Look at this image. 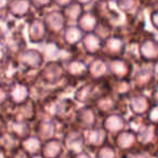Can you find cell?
I'll return each instance as SVG.
<instances>
[{
  "instance_id": "cell-44",
  "label": "cell",
  "mask_w": 158,
  "mask_h": 158,
  "mask_svg": "<svg viewBox=\"0 0 158 158\" xmlns=\"http://www.w3.org/2000/svg\"><path fill=\"white\" fill-rule=\"evenodd\" d=\"M31 158H44L41 155H36V156H31Z\"/></svg>"
},
{
  "instance_id": "cell-32",
  "label": "cell",
  "mask_w": 158,
  "mask_h": 158,
  "mask_svg": "<svg viewBox=\"0 0 158 158\" xmlns=\"http://www.w3.org/2000/svg\"><path fill=\"white\" fill-rule=\"evenodd\" d=\"M95 158H118L116 149L110 145H104L98 149Z\"/></svg>"
},
{
  "instance_id": "cell-43",
  "label": "cell",
  "mask_w": 158,
  "mask_h": 158,
  "mask_svg": "<svg viewBox=\"0 0 158 158\" xmlns=\"http://www.w3.org/2000/svg\"><path fill=\"white\" fill-rule=\"evenodd\" d=\"M3 37H5V33L2 31V27L0 26V42H1V40L3 39Z\"/></svg>"
},
{
  "instance_id": "cell-26",
  "label": "cell",
  "mask_w": 158,
  "mask_h": 158,
  "mask_svg": "<svg viewBox=\"0 0 158 158\" xmlns=\"http://www.w3.org/2000/svg\"><path fill=\"white\" fill-rule=\"evenodd\" d=\"M42 141L38 136H31L29 135L28 138L24 139L21 142V147L28 154L29 156H36L41 154L42 149Z\"/></svg>"
},
{
  "instance_id": "cell-40",
  "label": "cell",
  "mask_w": 158,
  "mask_h": 158,
  "mask_svg": "<svg viewBox=\"0 0 158 158\" xmlns=\"http://www.w3.org/2000/svg\"><path fill=\"white\" fill-rule=\"evenodd\" d=\"M74 158H90V156L86 153V152H82L80 154H77V155L74 156Z\"/></svg>"
},
{
  "instance_id": "cell-3",
  "label": "cell",
  "mask_w": 158,
  "mask_h": 158,
  "mask_svg": "<svg viewBox=\"0 0 158 158\" xmlns=\"http://www.w3.org/2000/svg\"><path fill=\"white\" fill-rule=\"evenodd\" d=\"M128 103L130 110L134 116L146 117L147 113L153 106L151 97L145 92H140V91H133L128 98Z\"/></svg>"
},
{
  "instance_id": "cell-5",
  "label": "cell",
  "mask_w": 158,
  "mask_h": 158,
  "mask_svg": "<svg viewBox=\"0 0 158 158\" xmlns=\"http://www.w3.org/2000/svg\"><path fill=\"white\" fill-rule=\"evenodd\" d=\"M65 72L60 61H50L42 66L39 73V78L46 85L55 86L63 79Z\"/></svg>"
},
{
  "instance_id": "cell-37",
  "label": "cell",
  "mask_w": 158,
  "mask_h": 158,
  "mask_svg": "<svg viewBox=\"0 0 158 158\" xmlns=\"http://www.w3.org/2000/svg\"><path fill=\"white\" fill-rule=\"evenodd\" d=\"M149 21H151L152 26L158 31V9L151 11V13H149Z\"/></svg>"
},
{
  "instance_id": "cell-38",
  "label": "cell",
  "mask_w": 158,
  "mask_h": 158,
  "mask_svg": "<svg viewBox=\"0 0 158 158\" xmlns=\"http://www.w3.org/2000/svg\"><path fill=\"white\" fill-rule=\"evenodd\" d=\"M151 99L153 101V104H158V80H156L151 89Z\"/></svg>"
},
{
  "instance_id": "cell-14",
  "label": "cell",
  "mask_w": 158,
  "mask_h": 158,
  "mask_svg": "<svg viewBox=\"0 0 158 158\" xmlns=\"http://www.w3.org/2000/svg\"><path fill=\"white\" fill-rule=\"evenodd\" d=\"M44 21L47 29L51 31L52 33H59L62 29H64L67 22L63 11H59V10H52L51 12H48Z\"/></svg>"
},
{
  "instance_id": "cell-16",
  "label": "cell",
  "mask_w": 158,
  "mask_h": 158,
  "mask_svg": "<svg viewBox=\"0 0 158 158\" xmlns=\"http://www.w3.org/2000/svg\"><path fill=\"white\" fill-rule=\"evenodd\" d=\"M9 100L14 105H20L29 100V87L23 82H14L9 87Z\"/></svg>"
},
{
  "instance_id": "cell-45",
  "label": "cell",
  "mask_w": 158,
  "mask_h": 158,
  "mask_svg": "<svg viewBox=\"0 0 158 158\" xmlns=\"http://www.w3.org/2000/svg\"><path fill=\"white\" fill-rule=\"evenodd\" d=\"M156 132H157V136H158V125L156 126Z\"/></svg>"
},
{
  "instance_id": "cell-30",
  "label": "cell",
  "mask_w": 158,
  "mask_h": 158,
  "mask_svg": "<svg viewBox=\"0 0 158 158\" xmlns=\"http://www.w3.org/2000/svg\"><path fill=\"white\" fill-rule=\"evenodd\" d=\"M85 7L81 2H70L68 6L63 8V14L65 15L66 20L78 21V19L85 12Z\"/></svg>"
},
{
  "instance_id": "cell-8",
  "label": "cell",
  "mask_w": 158,
  "mask_h": 158,
  "mask_svg": "<svg viewBox=\"0 0 158 158\" xmlns=\"http://www.w3.org/2000/svg\"><path fill=\"white\" fill-rule=\"evenodd\" d=\"M126 50H127V40L116 34H113L104 40L102 52L108 55L110 59H116V57L125 56Z\"/></svg>"
},
{
  "instance_id": "cell-41",
  "label": "cell",
  "mask_w": 158,
  "mask_h": 158,
  "mask_svg": "<svg viewBox=\"0 0 158 158\" xmlns=\"http://www.w3.org/2000/svg\"><path fill=\"white\" fill-rule=\"evenodd\" d=\"M153 65H154V74H155V78L158 80V61L155 62Z\"/></svg>"
},
{
  "instance_id": "cell-42",
  "label": "cell",
  "mask_w": 158,
  "mask_h": 158,
  "mask_svg": "<svg viewBox=\"0 0 158 158\" xmlns=\"http://www.w3.org/2000/svg\"><path fill=\"white\" fill-rule=\"evenodd\" d=\"M8 5H9V2H7V1H1V2H0V10L5 9L6 7L8 8Z\"/></svg>"
},
{
  "instance_id": "cell-23",
  "label": "cell",
  "mask_w": 158,
  "mask_h": 158,
  "mask_svg": "<svg viewBox=\"0 0 158 158\" xmlns=\"http://www.w3.org/2000/svg\"><path fill=\"white\" fill-rule=\"evenodd\" d=\"M63 142L54 138L42 145L40 155L44 158H60L62 152H63Z\"/></svg>"
},
{
  "instance_id": "cell-17",
  "label": "cell",
  "mask_w": 158,
  "mask_h": 158,
  "mask_svg": "<svg viewBox=\"0 0 158 158\" xmlns=\"http://www.w3.org/2000/svg\"><path fill=\"white\" fill-rule=\"evenodd\" d=\"M66 73L68 77L73 79H84L89 75V67L82 60L72 59L68 61Z\"/></svg>"
},
{
  "instance_id": "cell-33",
  "label": "cell",
  "mask_w": 158,
  "mask_h": 158,
  "mask_svg": "<svg viewBox=\"0 0 158 158\" xmlns=\"http://www.w3.org/2000/svg\"><path fill=\"white\" fill-rule=\"evenodd\" d=\"M146 119L149 123L157 126L158 125V104H153L149 112L146 115Z\"/></svg>"
},
{
  "instance_id": "cell-39",
  "label": "cell",
  "mask_w": 158,
  "mask_h": 158,
  "mask_svg": "<svg viewBox=\"0 0 158 158\" xmlns=\"http://www.w3.org/2000/svg\"><path fill=\"white\" fill-rule=\"evenodd\" d=\"M10 158H31V156H29L28 154H27L26 152L22 148V147H20V148L16 149L14 153L11 154Z\"/></svg>"
},
{
  "instance_id": "cell-18",
  "label": "cell",
  "mask_w": 158,
  "mask_h": 158,
  "mask_svg": "<svg viewBox=\"0 0 158 158\" xmlns=\"http://www.w3.org/2000/svg\"><path fill=\"white\" fill-rule=\"evenodd\" d=\"M76 123L84 130H90L94 128L95 125V112L90 106L82 107L81 110H78L75 119Z\"/></svg>"
},
{
  "instance_id": "cell-36",
  "label": "cell",
  "mask_w": 158,
  "mask_h": 158,
  "mask_svg": "<svg viewBox=\"0 0 158 158\" xmlns=\"http://www.w3.org/2000/svg\"><path fill=\"white\" fill-rule=\"evenodd\" d=\"M9 57H10L9 52H8L7 48H6V46L3 44V42L1 41L0 42V66L3 65Z\"/></svg>"
},
{
  "instance_id": "cell-28",
  "label": "cell",
  "mask_w": 158,
  "mask_h": 158,
  "mask_svg": "<svg viewBox=\"0 0 158 158\" xmlns=\"http://www.w3.org/2000/svg\"><path fill=\"white\" fill-rule=\"evenodd\" d=\"M63 38L67 46H76L79 41H82V31L77 25H68L65 27Z\"/></svg>"
},
{
  "instance_id": "cell-21",
  "label": "cell",
  "mask_w": 158,
  "mask_h": 158,
  "mask_svg": "<svg viewBox=\"0 0 158 158\" xmlns=\"http://www.w3.org/2000/svg\"><path fill=\"white\" fill-rule=\"evenodd\" d=\"M99 25V18L93 11H86L77 21V26L82 31L88 33H94Z\"/></svg>"
},
{
  "instance_id": "cell-24",
  "label": "cell",
  "mask_w": 158,
  "mask_h": 158,
  "mask_svg": "<svg viewBox=\"0 0 158 158\" xmlns=\"http://www.w3.org/2000/svg\"><path fill=\"white\" fill-rule=\"evenodd\" d=\"M21 142L22 141L20 139L7 131L0 135V151L9 152L12 154L21 147Z\"/></svg>"
},
{
  "instance_id": "cell-1",
  "label": "cell",
  "mask_w": 158,
  "mask_h": 158,
  "mask_svg": "<svg viewBox=\"0 0 158 158\" xmlns=\"http://www.w3.org/2000/svg\"><path fill=\"white\" fill-rule=\"evenodd\" d=\"M154 63H144L141 62L139 67L133 70L131 76V82L134 91L144 92L147 89H152L156 82L154 74Z\"/></svg>"
},
{
  "instance_id": "cell-10",
  "label": "cell",
  "mask_w": 158,
  "mask_h": 158,
  "mask_svg": "<svg viewBox=\"0 0 158 158\" xmlns=\"http://www.w3.org/2000/svg\"><path fill=\"white\" fill-rule=\"evenodd\" d=\"M136 139L140 148H147L152 145L158 143V136L156 132V126L149 123L148 121L144 123L140 129L136 131Z\"/></svg>"
},
{
  "instance_id": "cell-29",
  "label": "cell",
  "mask_w": 158,
  "mask_h": 158,
  "mask_svg": "<svg viewBox=\"0 0 158 158\" xmlns=\"http://www.w3.org/2000/svg\"><path fill=\"white\" fill-rule=\"evenodd\" d=\"M31 2L29 1H12L8 5L9 12L16 19H22L29 12Z\"/></svg>"
},
{
  "instance_id": "cell-2",
  "label": "cell",
  "mask_w": 158,
  "mask_h": 158,
  "mask_svg": "<svg viewBox=\"0 0 158 158\" xmlns=\"http://www.w3.org/2000/svg\"><path fill=\"white\" fill-rule=\"evenodd\" d=\"M20 69L27 72L39 73L44 66V54L38 50H24L18 57Z\"/></svg>"
},
{
  "instance_id": "cell-19",
  "label": "cell",
  "mask_w": 158,
  "mask_h": 158,
  "mask_svg": "<svg viewBox=\"0 0 158 158\" xmlns=\"http://www.w3.org/2000/svg\"><path fill=\"white\" fill-rule=\"evenodd\" d=\"M47 26L44 24V21L42 19L35 18L28 26V37L31 42L34 44H40L44 41L47 34Z\"/></svg>"
},
{
  "instance_id": "cell-22",
  "label": "cell",
  "mask_w": 158,
  "mask_h": 158,
  "mask_svg": "<svg viewBox=\"0 0 158 158\" xmlns=\"http://www.w3.org/2000/svg\"><path fill=\"white\" fill-rule=\"evenodd\" d=\"M36 133L37 136L41 141L48 142V141L54 139L55 134V123L52 118L51 119H44L38 123L36 127Z\"/></svg>"
},
{
  "instance_id": "cell-7",
  "label": "cell",
  "mask_w": 158,
  "mask_h": 158,
  "mask_svg": "<svg viewBox=\"0 0 158 158\" xmlns=\"http://www.w3.org/2000/svg\"><path fill=\"white\" fill-rule=\"evenodd\" d=\"M62 142H63L64 147L73 156L85 152V147H86L85 133L79 129H73L68 131Z\"/></svg>"
},
{
  "instance_id": "cell-6",
  "label": "cell",
  "mask_w": 158,
  "mask_h": 158,
  "mask_svg": "<svg viewBox=\"0 0 158 158\" xmlns=\"http://www.w3.org/2000/svg\"><path fill=\"white\" fill-rule=\"evenodd\" d=\"M139 54L141 62L155 63L158 61V40L154 34L145 37L139 44Z\"/></svg>"
},
{
  "instance_id": "cell-15",
  "label": "cell",
  "mask_w": 158,
  "mask_h": 158,
  "mask_svg": "<svg viewBox=\"0 0 158 158\" xmlns=\"http://www.w3.org/2000/svg\"><path fill=\"white\" fill-rule=\"evenodd\" d=\"M127 127V119L118 113H113L106 116L103 121V129L110 133L118 134L119 132L126 130Z\"/></svg>"
},
{
  "instance_id": "cell-9",
  "label": "cell",
  "mask_w": 158,
  "mask_h": 158,
  "mask_svg": "<svg viewBox=\"0 0 158 158\" xmlns=\"http://www.w3.org/2000/svg\"><path fill=\"white\" fill-rule=\"evenodd\" d=\"M2 42L9 52L10 57H14L13 55L15 54L16 56H19L24 51V47L26 46V41L22 33L19 31L18 29H13L9 33H6Z\"/></svg>"
},
{
  "instance_id": "cell-27",
  "label": "cell",
  "mask_w": 158,
  "mask_h": 158,
  "mask_svg": "<svg viewBox=\"0 0 158 158\" xmlns=\"http://www.w3.org/2000/svg\"><path fill=\"white\" fill-rule=\"evenodd\" d=\"M88 67L89 75H91L93 79H97V80H102L108 72V64L103 59L93 60L88 65Z\"/></svg>"
},
{
  "instance_id": "cell-35",
  "label": "cell",
  "mask_w": 158,
  "mask_h": 158,
  "mask_svg": "<svg viewBox=\"0 0 158 158\" xmlns=\"http://www.w3.org/2000/svg\"><path fill=\"white\" fill-rule=\"evenodd\" d=\"M129 156L130 158H152V156L149 154H147L144 149L140 148V147L136 148L135 151L129 153Z\"/></svg>"
},
{
  "instance_id": "cell-13",
  "label": "cell",
  "mask_w": 158,
  "mask_h": 158,
  "mask_svg": "<svg viewBox=\"0 0 158 158\" xmlns=\"http://www.w3.org/2000/svg\"><path fill=\"white\" fill-rule=\"evenodd\" d=\"M85 133V140H86V147H94L99 149L104 146L107 140V132L102 128H92L87 130Z\"/></svg>"
},
{
  "instance_id": "cell-4",
  "label": "cell",
  "mask_w": 158,
  "mask_h": 158,
  "mask_svg": "<svg viewBox=\"0 0 158 158\" xmlns=\"http://www.w3.org/2000/svg\"><path fill=\"white\" fill-rule=\"evenodd\" d=\"M108 72L114 79H131L133 74V63L126 56L110 59L107 62Z\"/></svg>"
},
{
  "instance_id": "cell-34",
  "label": "cell",
  "mask_w": 158,
  "mask_h": 158,
  "mask_svg": "<svg viewBox=\"0 0 158 158\" xmlns=\"http://www.w3.org/2000/svg\"><path fill=\"white\" fill-rule=\"evenodd\" d=\"M9 101V88L0 85V105H5Z\"/></svg>"
},
{
  "instance_id": "cell-12",
  "label": "cell",
  "mask_w": 158,
  "mask_h": 158,
  "mask_svg": "<svg viewBox=\"0 0 158 158\" xmlns=\"http://www.w3.org/2000/svg\"><path fill=\"white\" fill-rule=\"evenodd\" d=\"M14 106L15 107L14 110H12V113L10 115V120H18L28 123L35 118V103L31 99L25 103Z\"/></svg>"
},
{
  "instance_id": "cell-20",
  "label": "cell",
  "mask_w": 158,
  "mask_h": 158,
  "mask_svg": "<svg viewBox=\"0 0 158 158\" xmlns=\"http://www.w3.org/2000/svg\"><path fill=\"white\" fill-rule=\"evenodd\" d=\"M103 42L104 40L100 36H98L97 33H88L82 38L85 51L88 54H97L99 52H102Z\"/></svg>"
},
{
  "instance_id": "cell-25",
  "label": "cell",
  "mask_w": 158,
  "mask_h": 158,
  "mask_svg": "<svg viewBox=\"0 0 158 158\" xmlns=\"http://www.w3.org/2000/svg\"><path fill=\"white\" fill-rule=\"evenodd\" d=\"M7 131L15 135L21 141L29 136V127L27 123L18 120H9L7 123Z\"/></svg>"
},
{
  "instance_id": "cell-11",
  "label": "cell",
  "mask_w": 158,
  "mask_h": 158,
  "mask_svg": "<svg viewBox=\"0 0 158 158\" xmlns=\"http://www.w3.org/2000/svg\"><path fill=\"white\" fill-rule=\"evenodd\" d=\"M115 144L119 151L125 152V153H131V152L135 151L136 148H139V147H136L139 146V143L135 132L129 129H126L116 134Z\"/></svg>"
},
{
  "instance_id": "cell-31",
  "label": "cell",
  "mask_w": 158,
  "mask_h": 158,
  "mask_svg": "<svg viewBox=\"0 0 158 158\" xmlns=\"http://www.w3.org/2000/svg\"><path fill=\"white\" fill-rule=\"evenodd\" d=\"M42 54L50 57L51 59L50 61H60L59 59H61V56H60V54H61V48L55 42H48L47 44H44V53Z\"/></svg>"
}]
</instances>
